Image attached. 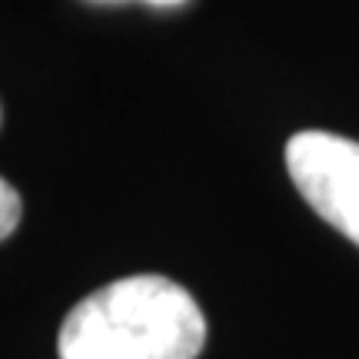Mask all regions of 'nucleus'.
<instances>
[{
  "instance_id": "obj_2",
  "label": "nucleus",
  "mask_w": 359,
  "mask_h": 359,
  "mask_svg": "<svg viewBox=\"0 0 359 359\" xmlns=\"http://www.w3.org/2000/svg\"><path fill=\"white\" fill-rule=\"evenodd\" d=\"M286 170L299 196L359 246V143L303 130L286 143Z\"/></svg>"
},
{
  "instance_id": "obj_5",
  "label": "nucleus",
  "mask_w": 359,
  "mask_h": 359,
  "mask_svg": "<svg viewBox=\"0 0 359 359\" xmlns=\"http://www.w3.org/2000/svg\"><path fill=\"white\" fill-rule=\"evenodd\" d=\"M0 120H4V114H0Z\"/></svg>"
},
{
  "instance_id": "obj_1",
  "label": "nucleus",
  "mask_w": 359,
  "mask_h": 359,
  "mask_svg": "<svg viewBox=\"0 0 359 359\" xmlns=\"http://www.w3.org/2000/svg\"><path fill=\"white\" fill-rule=\"evenodd\" d=\"M203 309L180 283L143 273L107 283L67 313L60 359H196Z\"/></svg>"
},
{
  "instance_id": "obj_3",
  "label": "nucleus",
  "mask_w": 359,
  "mask_h": 359,
  "mask_svg": "<svg viewBox=\"0 0 359 359\" xmlns=\"http://www.w3.org/2000/svg\"><path fill=\"white\" fill-rule=\"evenodd\" d=\"M24 217V200L7 180L0 177V240H7Z\"/></svg>"
},
{
  "instance_id": "obj_4",
  "label": "nucleus",
  "mask_w": 359,
  "mask_h": 359,
  "mask_svg": "<svg viewBox=\"0 0 359 359\" xmlns=\"http://www.w3.org/2000/svg\"><path fill=\"white\" fill-rule=\"evenodd\" d=\"M147 4H156V7H173V4H183V0H147Z\"/></svg>"
}]
</instances>
